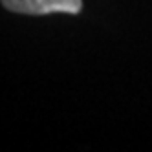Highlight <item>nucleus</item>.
<instances>
[{"label":"nucleus","instance_id":"f257e3e1","mask_svg":"<svg viewBox=\"0 0 152 152\" xmlns=\"http://www.w3.org/2000/svg\"><path fill=\"white\" fill-rule=\"evenodd\" d=\"M9 11L22 15H50L70 13L75 15L83 9V0H2Z\"/></svg>","mask_w":152,"mask_h":152}]
</instances>
